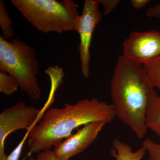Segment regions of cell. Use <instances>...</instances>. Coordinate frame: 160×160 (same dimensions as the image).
<instances>
[{
	"instance_id": "1",
	"label": "cell",
	"mask_w": 160,
	"mask_h": 160,
	"mask_svg": "<svg viewBox=\"0 0 160 160\" xmlns=\"http://www.w3.org/2000/svg\"><path fill=\"white\" fill-rule=\"evenodd\" d=\"M116 117V112L112 103L95 98L80 100L74 104L65 103L63 108H51L29 132L28 155L55 147L80 126L93 122L107 124Z\"/></svg>"
},
{
	"instance_id": "2",
	"label": "cell",
	"mask_w": 160,
	"mask_h": 160,
	"mask_svg": "<svg viewBox=\"0 0 160 160\" xmlns=\"http://www.w3.org/2000/svg\"><path fill=\"white\" fill-rule=\"evenodd\" d=\"M142 64L123 55L118 58L110 84L112 104L117 117L138 138L146 135V110L154 91Z\"/></svg>"
},
{
	"instance_id": "3",
	"label": "cell",
	"mask_w": 160,
	"mask_h": 160,
	"mask_svg": "<svg viewBox=\"0 0 160 160\" xmlns=\"http://www.w3.org/2000/svg\"><path fill=\"white\" fill-rule=\"evenodd\" d=\"M32 25L46 33L77 31L78 5L72 0H11Z\"/></svg>"
},
{
	"instance_id": "4",
	"label": "cell",
	"mask_w": 160,
	"mask_h": 160,
	"mask_svg": "<svg viewBox=\"0 0 160 160\" xmlns=\"http://www.w3.org/2000/svg\"><path fill=\"white\" fill-rule=\"evenodd\" d=\"M36 54L35 49L18 38L8 41L0 36V72L14 78L21 89L34 101L42 95L37 78L39 66Z\"/></svg>"
},
{
	"instance_id": "5",
	"label": "cell",
	"mask_w": 160,
	"mask_h": 160,
	"mask_svg": "<svg viewBox=\"0 0 160 160\" xmlns=\"http://www.w3.org/2000/svg\"><path fill=\"white\" fill-rule=\"evenodd\" d=\"M40 109L28 106L19 102L0 113V160H6L7 156L5 152L6 138L12 132L26 129L30 131L40 114Z\"/></svg>"
},
{
	"instance_id": "6",
	"label": "cell",
	"mask_w": 160,
	"mask_h": 160,
	"mask_svg": "<svg viewBox=\"0 0 160 160\" xmlns=\"http://www.w3.org/2000/svg\"><path fill=\"white\" fill-rule=\"evenodd\" d=\"M122 49L126 58L145 65L160 56V32L132 31L123 42Z\"/></svg>"
},
{
	"instance_id": "7",
	"label": "cell",
	"mask_w": 160,
	"mask_h": 160,
	"mask_svg": "<svg viewBox=\"0 0 160 160\" xmlns=\"http://www.w3.org/2000/svg\"><path fill=\"white\" fill-rule=\"evenodd\" d=\"M99 0H85L82 13L80 16L77 32L80 36L79 46L81 71L84 77L89 76V63L91 59L90 48L92 34L96 27L102 19L99 6Z\"/></svg>"
},
{
	"instance_id": "8",
	"label": "cell",
	"mask_w": 160,
	"mask_h": 160,
	"mask_svg": "<svg viewBox=\"0 0 160 160\" xmlns=\"http://www.w3.org/2000/svg\"><path fill=\"white\" fill-rule=\"evenodd\" d=\"M106 123L93 122L85 125L54 147L55 154L60 159L68 160L87 149L97 138Z\"/></svg>"
},
{
	"instance_id": "9",
	"label": "cell",
	"mask_w": 160,
	"mask_h": 160,
	"mask_svg": "<svg viewBox=\"0 0 160 160\" xmlns=\"http://www.w3.org/2000/svg\"><path fill=\"white\" fill-rule=\"evenodd\" d=\"M112 146L111 154L116 160H142L147 152L143 146L133 152L131 146L117 138L112 141Z\"/></svg>"
},
{
	"instance_id": "10",
	"label": "cell",
	"mask_w": 160,
	"mask_h": 160,
	"mask_svg": "<svg viewBox=\"0 0 160 160\" xmlns=\"http://www.w3.org/2000/svg\"><path fill=\"white\" fill-rule=\"evenodd\" d=\"M146 122L147 129L152 130L160 128V96L155 90L149 98L146 110Z\"/></svg>"
},
{
	"instance_id": "11",
	"label": "cell",
	"mask_w": 160,
	"mask_h": 160,
	"mask_svg": "<svg viewBox=\"0 0 160 160\" xmlns=\"http://www.w3.org/2000/svg\"><path fill=\"white\" fill-rule=\"evenodd\" d=\"M143 66L152 86L160 90V56L146 63Z\"/></svg>"
},
{
	"instance_id": "12",
	"label": "cell",
	"mask_w": 160,
	"mask_h": 160,
	"mask_svg": "<svg viewBox=\"0 0 160 160\" xmlns=\"http://www.w3.org/2000/svg\"><path fill=\"white\" fill-rule=\"evenodd\" d=\"M12 22L7 12V8L2 0L0 1V26L3 33V37L7 40L13 38L14 31L12 28Z\"/></svg>"
},
{
	"instance_id": "13",
	"label": "cell",
	"mask_w": 160,
	"mask_h": 160,
	"mask_svg": "<svg viewBox=\"0 0 160 160\" xmlns=\"http://www.w3.org/2000/svg\"><path fill=\"white\" fill-rule=\"evenodd\" d=\"M19 84L13 77L0 72V92L6 95L10 96L18 91Z\"/></svg>"
},
{
	"instance_id": "14",
	"label": "cell",
	"mask_w": 160,
	"mask_h": 160,
	"mask_svg": "<svg viewBox=\"0 0 160 160\" xmlns=\"http://www.w3.org/2000/svg\"><path fill=\"white\" fill-rule=\"evenodd\" d=\"M142 146L149 154V160H160V143L146 138L143 142Z\"/></svg>"
},
{
	"instance_id": "15",
	"label": "cell",
	"mask_w": 160,
	"mask_h": 160,
	"mask_svg": "<svg viewBox=\"0 0 160 160\" xmlns=\"http://www.w3.org/2000/svg\"><path fill=\"white\" fill-rule=\"evenodd\" d=\"M30 131H27L25 134V136L21 141L19 144L15 148L14 150L7 157L6 160H18L21 152H22V147L25 144L26 139L29 137V134Z\"/></svg>"
},
{
	"instance_id": "16",
	"label": "cell",
	"mask_w": 160,
	"mask_h": 160,
	"mask_svg": "<svg viewBox=\"0 0 160 160\" xmlns=\"http://www.w3.org/2000/svg\"><path fill=\"white\" fill-rule=\"evenodd\" d=\"M100 5L104 8V14H109L116 9L120 3L119 0H99Z\"/></svg>"
},
{
	"instance_id": "17",
	"label": "cell",
	"mask_w": 160,
	"mask_h": 160,
	"mask_svg": "<svg viewBox=\"0 0 160 160\" xmlns=\"http://www.w3.org/2000/svg\"><path fill=\"white\" fill-rule=\"evenodd\" d=\"M37 160H64L60 159L55 154L54 152L51 149L41 152L38 153Z\"/></svg>"
},
{
	"instance_id": "18",
	"label": "cell",
	"mask_w": 160,
	"mask_h": 160,
	"mask_svg": "<svg viewBox=\"0 0 160 160\" xmlns=\"http://www.w3.org/2000/svg\"><path fill=\"white\" fill-rule=\"evenodd\" d=\"M146 14L149 18L160 19V3H158L155 6L150 7L147 10Z\"/></svg>"
},
{
	"instance_id": "19",
	"label": "cell",
	"mask_w": 160,
	"mask_h": 160,
	"mask_svg": "<svg viewBox=\"0 0 160 160\" xmlns=\"http://www.w3.org/2000/svg\"><path fill=\"white\" fill-rule=\"evenodd\" d=\"M151 2L150 0H131L130 3L133 9H141Z\"/></svg>"
},
{
	"instance_id": "20",
	"label": "cell",
	"mask_w": 160,
	"mask_h": 160,
	"mask_svg": "<svg viewBox=\"0 0 160 160\" xmlns=\"http://www.w3.org/2000/svg\"><path fill=\"white\" fill-rule=\"evenodd\" d=\"M152 131L154 132L155 133L158 135L159 137H160V128H157V129H152Z\"/></svg>"
},
{
	"instance_id": "21",
	"label": "cell",
	"mask_w": 160,
	"mask_h": 160,
	"mask_svg": "<svg viewBox=\"0 0 160 160\" xmlns=\"http://www.w3.org/2000/svg\"><path fill=\"white\" fill-rule=\"evenodd\" d=\"M28 160H37V158H34L32 157H29V159Z\"/></svg>"
}]
</instances>
